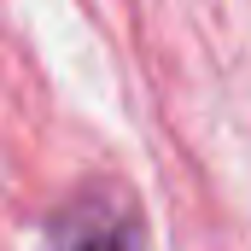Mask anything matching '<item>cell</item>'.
<instances>
[{
	"label": "cell",
	"instance_id": "6da1fadb",
	"mask_svg": "<svg viewBox=\"0 0 251 251\" xmlns=\"http://www.w3.org/2000/svg\"><path fill=\"white\" fill-rule=\"evenodd\" d=\"M47 251H146L140 204L111 181H88L53 210Z\"/></svg>",
	"mask_w": 251,
	"mask_h": 251
}]
</instances>
